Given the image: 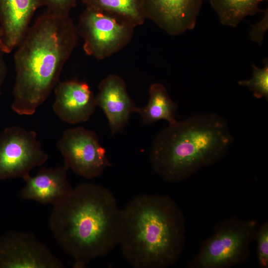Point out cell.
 Instances as JSON below:
<instances>
[{
  "label": "cell",
  "mask_w": 268,
  "mask_h": 268,
  "mask_svg": "<svg viewBox=\"0 0 268 268\" xmlns=\"http://www.w3.org/2000/svg\"><path fill=\"white\" fill-rule=\"evenodd\" d=\"M122 218V209L110 191L84 183L53 205L49 225L58 244L72 258L73 267L84 268L118 245Z\"/></svg>",
  "instance_id": "cell-1"
},
{
  "label": "cell",
  "mask_w": 268,
  "mask_h": 268,
  "mask_svg": "<svg viewBox=\"0 0 268 268\" xmlns=\"http://www.w3.org/2000/svg\"><path fill=\"white\" fill-rule=\"evenodd\" d=\"M75 43L69 15L47 12L29 27L14 56L11 108L14 112L26 116L35 113L59 82Z\"/></svg>",
  "instance_id": "cell-2"
},
{
  "label": "cell",
  "mask_w": 268,
  "mask_h": 268,
  "mask_svg": "<svg viewBox=\"0 0 268 268\" xmlns=\"http://www.w3.org/2000/svg\"><path fill=\"white\" fill-rule=\"evenodd\" d=\"M185 233V216L171 198L139 195L122 209L118 245L134 268H167L180 259Z\"/></svg>",
  "instance_id": "cell-3"
},
{
  "label": "cell",
  "mask_w": 268,
  "mask_h": 268,
  "mask_svg": "<svg viewBox=\"0 0 268 268\" xmlns=\"http://www.w3.org/2000/svg\"><path fill=\"white\" fill-rule=\"evenodd\" d=\"M234 137L226 121L215 113L193 115L162 130L152 144L149 160L164 181H184L225 156Z\"/></svg>",
  "instance_id": "cell-4"
},
{
  "label": "cell",
  "mask_w": 268,
  "mask_h": 268,
  "mask_svg": "<svg viewBox=\"0 0 268 268\" xmlns=\"http://www.w3.org/2000/svg\"><path fill=\"white\" fill-rule=\"evenodd\" d=\"M259 223L256 219L231 217L219 221L201 244L188 268H230L246 263Z\"/></svg>",
  "instance_id": "cell-5"
},
{
  "label": "cell",
  "mask_w": 268,
  "mask_h": 268,
  "mask_svg": "<svg viewBox=\"0 0 268 268\" xmlns=\"http://www.w3.org/2000/svg\"><path fill=\"white\" fill-rule=\"evenodd\" d=\"M48 158L35 131L12 126L0 132V180H24L34 168L42 166Z\"/></svg>",
  "instance_id": "cell-6"
},
{
  "label": "cell",
  "mask_w": 268,
  "mask_h": 268,
  "mask_svg": "<svg viewBox=\"0 0 268 268\" xmlns=\"http://www.w3.org/2000/svg\"><path fill=\"white\" fill-rule=\"evenodd\" d=\"M57 147L68 170L85 179L98 177L111 166L96 134L84 128L66 130Z\"/></svg>",
  "instance_id": "cell-7"
},
{
  "label": "cell",
  "mask_w": 268,
  "mask_h": 268,
  "mask_svg": "<svg viewBox=\"0 0 268 268\" xmlns=\"http://www.w3.org/2000/svg\"><path fill=\"white\" fill-rule=\"evenodd\" d=\"M64 265L31 233L9 231L0 237V268H63Z\"/></svg>",
  "instance_id": "cell-8"
},
{
  "label": "cell",
  "mask_w": 268,
  "mask_h": 268,
  "mask_svg": "<svg viewBox=\"0 0 268 268\" xmlns=\"http://www.w3.org/2000/svg\"><path fill=\"white\" fill-rule=\"evenodd\" d=\"M54 113L63 122L76 124L88 121L96 105L88 84L75 80L59 81L55 89Z\"/></svg>",
  "instance_id": "cell-9"
},
{
  "label": "cell",
  "mask_w": 268,
  "mask_h": 268,
  "mask_svg": "<svg viewBox=\"0 0 268 268\" xmlns=\"http://www.w3.org/2000/svg\"><path fill=\"white\" fill-rule=\"evenodd\" d=\"M206 0H141L143 12L166 31L179 34L194 29Z\"/></svg>",
  "instance_id": "cell-10"
},
{
  "label": "cell",
  "mask_w": 268,
  "mask_h": 268,
  "mask_svg": "<svg viewBox=\"0 0 268 268\" xmlns=\"http://www.w3.org/2000/svg\"><path fill=\"white\" fill-rule=\"evenodd\" d=\"M40 0H0V49L9 53L24 37Z\"/></svg>",
  "instance_id": "cell-11"
},
{
  "label": "cell",
  "mask_w": 268,
  "mask_h": 268,
  "mask_svg": "<svg viewBox=\"0 0 268 268\" xmlns=\"http://www.w3.org/2000/svg\"><path fill=\"white\" fill-rule=\"evenodd\" d=\"M95 100L108 120L112 135L122 132L131 115L139 110L128 94L124 81L116 76H109L102 81Z\"/></svg>",
  "instance_id": "cell-12"
},
{
  "label": "cell",
  "mask_w": 268,
  "mask_h": 268,
  "mask_svg": "<svg viewBox=\"0 0 268 268\" xmlns=\"http://www.w3.org/2000/svg\"><path fill=\"white\" fill-rule=\"evenodd\" d=\"M85 38L84 49L99 56L114 48L124 36V27L105 11L88 8L81 17Z\"/></svg>",
  "instance_id": "cell-13"
},
{
  "label": "cell",
  "mask_w": 268,
  "mask_h": 268,
  "mask_svg": "<svg viewBox=\"0 0 268 268\" xmlns=\"http://www.w3.org/2000/svg\"><path fill=\"white\" fill-rule=\"evenodd\" d=\"M67 170L65 165L54 168H41L35 176L24 180L25 185L20 192V197L43 204L55 205L73 189L67 180Z\"/></svg>",
  "instance_id": "cell-14"
},
{
  "label": "cell",
  "mask_w": 268,
  "mask_h": 268,
  "mask_svg": "<svg viewBox=\"0 0 268 268\" xmlns=\"http://www.w3.org/2000/svg\"><path fill=\"white\" fill-rule=\"evenodd\" d=\"M147 104L138 111L142 123L149 125L159 120H164L169 125L177 122L175 117L178 105L170 98L162 84H153L149 89Z\"/></svg>",
  "instance_id": "cell-15"
},
{
  "label": "cell",
  "mask_w": 268,
  "mask_h": 268,
  "mask_svg": "<svg viewBox=\"0 0 268 268\" xmlns=\"http://www.w3.org/2000/svg\"><path fill=\"white\" fill-rule=\"evenodd\" d=\"M266 0H209L220 23L232 27L238 26L248 16L262 11L260 4Z\"/></svg>",
  "instance_id": "cell-16"
},
{
  "label": "cell",
  "mask_w": 268,
  "mask_h": 268,
  "mask_svg": "<svg viewBox=\"0 0 268 268\" xmlns=\"http://www.w3.org/2000/svg\"><path fill=\"white\" fill-rule=\"evenodd\" d=\"M87 7L139 20L144 13L141 0H85Z\"/></svg>",
  "instance_id": "cell-17"
},
{
  "label": "cell",
  "mask_w": 268,
  "mask_h": 268,
  "mask_svg": "<svg viewBox=\"0 0 268 268\" xmlns=\"http://www.w3.org/2000/svg\"><path fill=\"white\" fill-rule=\"evenodd\" d=\"M252 76L251 78L240 80L239 85L247 87L255 97L268 99V60H264V67H259L253 65Z\"/></svg>",
  "instance_id": "cell-18"
},
{
  "label": "cell",
  "mask_w": 268,
  "mask_h": 268,
  "mask_svg": "<svg viewBox=\"0 0 268 268\" xmlns=\"http://www.w3.org/2000/svg\"><path fill=\"white\" fill-rule=\"evenodd\" d=\"M255 241L257 244V255L259 267L268 268V222L259 225Z\"/></svg>",
  "instance_id": "cell-19"
},
{
  "label": "cell",
  "mask_w": 268,
  "mask_h": 268,
  "mask_svg": "<svg viewBox=\"0 0 268 268\" xmlns=\"http://www.w3.org/2000/svg\"><path fill=\"white\" fill-rule=\"evenodd\" d=\"M76 0H40L42 6L47 7V12L61 15H68Z\"/></svg>",
  "instance_id": "cell-20"
},
{
  "label": "cell",
  "mask_w": 268,
  "mask_h": 268,
  "mask_svg": "<svg viewBox=\"0 0 268 268\" xmlns=\"http://www.w3.org/2000/svg\"><path fill=\"white\" fill-rule=\"evenodd\" d=\"M263 12L262 18L252 26L249 33L251 40L259 45L262 44L265 34L268 29V9Z\"/></svg>",
  "instance_id": "cell-21"
},
{
  "label": "cell",
  "mask_w": 268,
  "mask_h": 268,
  "mask_svg": "<svg viewBox=\"0 0 268 268\" xmlns=\"http://www.w3.org/2000/svg\"><path fill=\"white\" fill-rule=\"evenodd\" d=\"M3 52L0 49V97L1 94V88L6 75V66L4 60Z\"/></svg>",
  "instance_id": "cell-22"
},
{
  "label": "cell",
  "mask_w": 268,
  "mask_h": 268,
  "mask_svg": "<svg viewBox=\"0 0 268 268\" xmlns=\"http://www.w3.org/2000/svg\"><path fill=\"white\" fill-rule=\"evenodd\" d=\"M0 31H1V29H0Z\"/></svg>",
  "instance_id": "cell-23"
},
{
  "label": "cell",
  "mask_w": 268,
  "mask_h": 268,
  "mask_svg": "<svg viewBox=\"0 0 268 268\" xmlns=\"http://www.w3.org/2000/svg\"><path fill=\"white\" fill-rule=\"evenodd\" d=\"M82 1H84L85 0H81Z\"/></svg>",
  "instance_id": "cell-24"
}]
</instances>
